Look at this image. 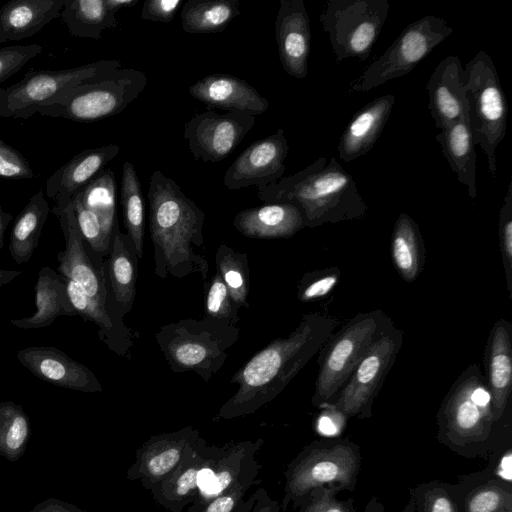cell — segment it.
<instances>
[{
  "instance_id": "cell-1",
  "label": "cell",
  "mask_w": 512,
  "mask_h": 512,
  "mask_svg": "<svg viewBox=\"0 0 512 512\" xmlns=\"http://www.w3.org/2000/svg\"><path fill=\"white\" fill-rule=\"evenodd\" d=\"M338 321L320 312L302 316L285 338H276L254 354L232 377L236 392L217 418L230 420L255 413L276 398L328 341Z\"/></svg>"
},
{
  "instance_id": "cell-2",
  "label": "cell",
  "mask_w": 512,
  "mask_h": 512,
  "mask_svg": "<svg viewBox=\"0 0 512 512\" xmlns=\"http://www.w3.org/2000/svg\"><path fill=\"white\" fill-rule=\"evenodd\" d=\"M148 203L155 274L161 279L199 274L206 280L209 264L203 252L205 212L177 182L159 170L151 175Z\"/></svg>"
},
{
  "instance_id": "cell-3",
  "label": "cell",
  "mask_w": 512,
  "mask_h": 512,
  "mask_svg": "<svg viewBox=\"0 0 512 512\" xmlns=\"http://www.w3.org/2000/svg\"><path fill=\"white\" fill-rule=\"evenodd\" d=\"M257 191L264 203L296 204L309 228L362 219L368 211L353 176L335 157H320L297 173Z\"/></svg>"
},
{
  "instance_id": "cell-4",
  "label": "cell",
  "mask_w": 512,
  "mask_h": 512,
  "mask_svg": "<svg viewBox=\"0 0 512 512\" xmlns=\"http://www.w3.org/2000/svg\"><path fill=\"white\" fill-rule=\"evenodd\" d=\"M239 328L204 317L186 318L162 325L156 343L170 369L194 372L205 382L223 367L228 350L237 342Z\"/></svg>"
},
{
  "instance_id": "cell-5",
  "label": "cell",
  "mask_w": 512,
  "mask_h": 512,
  "mask_svg": "<svg viewBox=\"0 0 512 512\" xmlns=\"http://www.w3.org/2000/svg\"><path fill=\"white\" fill-rule=\"evenodd\" d=\"M392 319L381 309L362 312L333 333L319 351V370L311 402H330L368 352L371 345L390 327Z\"/></svg>"
},
{
  "instance_id": "cell-6",
  "label": "cell",
  "mask_w": 512,
  "mask_h": 512,
  "mask_svg": "<svg viewBox=\"0 0 512 512\" xmlns=\"http://www.w3.org/2000/svg\"><path fill=\"white\" fill-rule=\"evenodd\" d=\"M464 84L473 142L482 149L488 170L495 178L496 149L506 134L508 105L494 63L484 51H479L466 64Z\"/></svg>"
},
{
  "instance_id": "cell-7",
  "label": "cell",
  "mask_w": 512,
  "mask_h": 512,
  "mask_svg": "<svg viewBox=\"0 0 512 512\" xmlns=\"http://www.w3.org/2000/svg\"><path fill=\"white\" fill-rule=\"evenodd\" d=\"M146 75L133 68L113 69L68 90L43 116L90 123L121 113L145 89Z\"/></svg>"
},
{
  "instance_id": "cell-8",
  "label": "cell",
  "mask_w": 512,
  "mask_h": 512,
  "mask_svg": "<svg viewBox=\"0 0 512 512\" xmlns=\"http://www.w3.org/2000/svg\"><path fill=\"white\" fill-rule=\"evenodd\" d=\"M119 60H100L62 70H30L7 87H0V117L28 119L45 111L71 88L117 68Z\"/></svg>"
},
{
  "instance_id": "cell-9",
  "label": "cell",
  "mask_w": 512,
  "mask_h": 512,
  "mask_svg": "<svg viewBox=\"0 0 512 512\" xmlns=\"http://www.w3.org/2000/svg\"><path fill=\"white\" fill-rule=\"evenodd\" d=\"M359 465L358 449L349 442L329 445L316 442L305 447L284 472L280 507L286 511L291 503L299 505L311 490L327 483L338 484L340 489H353Z\"/></svg>"
},
{
  "instance_id": "cell-10",
  "label": "cell",
  "mask_w": 512,
  "mask_h": 512,
  "mask_svg": "<svg viewBox=\"0 0 512 512\" xmlns=\"http://www.w3.org/2000/svg\"><path fill=\"white\" fill-rule=\"evenodd\" d=\"M387 0H328L320 14L336 62L348 58L365 61L384 26Z\"/></svg>"
},
{
  "instance_id": "cell-11",
  "label": "cell",
  "mask_w": 512,
  "mask_h": 512,
  "mask_svg": "<svg viewBox=\"0 0 512 512\" xmlns=\"http://www.w3.org/2000/svg\"><path fill=\"white\" fill-rule=\"evenodd\" d=\"M439 425L455 444L485 440L494 422L492 398L484 375L471 363L446 394L438 414Z\"/></svg>"
},
{
  "instance_id": "cell-12",
  "label": "cell",
  "mask_w": 512,
  "mask_h": 512,
  "mask_svg": "<svg viewBox=\"0 0 512 512\" xmlns=\"http://www.w3.org/2000/svg\"><path fill=\"white\" fill-rule=\"evenodd\" d=\"M453 33L441 17L427 15L407 25L387 50L349 86L366 92L410 73L437 45Z\"/></svg>"
},
{
  "instance_id": "cell-13",
  "label": "cell",
  "mask_w": 512,
  "mask_h": 512,
  "mask_svg": "<svg viewBox=\"0 0 512 512\" xmlns=\"http://www.w3.org/2000/svg\"><path fill=\"white\" fill-rule=\"evenodd\" d=\"M403 343V331L394 325L369 348L348 381L329 402L347 419L371 415V407Z\"/></svg>"
},
{
  "instance_id": "cell-14",
  "label": "cell",
  "mask_w": 512,
  "mask_h": 512,
  "mask_svg": "<svg viewBox=\"0 0 512 512\" xmlns=\"http://www.w3.org/2000/svg\"><path fill=\"white\" fill-rule=\"evenodd\" d=\"M51 211L58 218L65 239V248L57 255L58 273L80 285L90 298L111 314L124 318L109 296L105 258L82 237L72 203L65 207L53 206Z\"/></svg>"
},
{
  "instance_id": "cell-15",
  "label": "cell",
  "mask_w": 512,
  "mask_h": 512,
  "mask_svg": "<svg viewBox=\"0 0 512 512\" xmlns=\"http://www.w3.org/2000/svg\"><path fill=\"white\" fill-rule=\"evenodd\" d=\"M255 117L238 112L195 114L184 126V139L196 160L219 162L229 156L253 129Z\"/></svg>"
},
{
  "instance_id": "cell-16",
  "label": "cell",
  "mask_w": 512,
  "mask_h": 512,
  "mask_svg": "<svg viewBox=\"0 0 512 512\" xmlns=\"http://www.w3.org/2000/svg\"><path fill=\"white\" fill-rule=\"evenodd\" d=\"M289 144L284 129L251 143L228 167L223 184L229 190L266 187L279 181L285 172Z\"/></svg>"
},
{
  "instance_id": "cell-17",
  "label": "cell",
  "mask_w": 512,
  "mask_h": 512,
  "mask_svg": "<svg viewBox=\"0 0 512 512\" xmlns=\"http://www.w3.org/2000/svg\"><path fill=\"white\" fill-rule=\"evenodd\" d=\"M199 437V430L192 426L151 436L136 450L127 478L151 490L178 466Z\"/></svg>"
},
{
  "instance_id": "cell-18",
  "label": "cell",
  "mask_w": 512,
  "mask_h": 512,
  "mask_svg": "<svg viewBox=\"0 0 512 512\" xmlns=\"http://www.w3.org/2000/svg\"><path fill=\"white\" fill-rule=\"evenodd\" d=\"M220 452L221 447L207 445L200 436L178 466L150 490L154 500L169 512H182L196 499L202 476Z\"/></svg>"
},
{
  "instance_id": "cell-19",
  "label": "cell",
  "mask_w": 512,
  "mask_h": 512,
  "mask_svg": "<svg viewBox=\"0 0 512 512\" xmlns=\"http://www.w3.org/2000/svg\"><path fill=\"white\" fill-rule=\"evenodd\" d=\"M16 358L37 378L61 388L86 393L102 391L95 374L56 347L32 346L20 349Z\"/></svg>"
},
{
  "instance_id": "cell-20",
  "label": "cell",
  "mask_w": 512,
  "mask_h": 512,
  "mask_svg": "<svg viewBox=\"0 0 512 512\" xmlns=\"http://www.w3.org/2000/svg\"><path fill=\"white\" fill-rule=\"evenodd\" d=\"M275 36L284 71L294 78L304 79L308 73L311 28L303 0H280Z\"/></svg>"
},
{
  "instance_id": "cell-21",
  "label": "cell",
  "mask_w": 512,
  "mask_h": 512,
  "mask_svg": "<svg viewBox=\"0 0 512 512\" xmlns=\"http://www.w3.org/2000/svg\"><path fill=\"white\" fill-rule=\"evenodd\" d=\"M426 89L428 108L437 129L441 130L467 114L464 68L458 56L450 55L439 62Z\"/></svg>"
},
{
  "instance_id": "cell-22",
  "label": "cell",
  "mask_w": 512,
  "mask_h": 512,
  "mask_svg": "<svg viewBox=\"0 0 512 512\" xmlns=\"http://www.w3.org/2000/svg\"><path fill=\"white\" fill-rule=\"evenodd\" d=\"M189 94L208 108L249 114L264 113L269 101L247 81L225 73L209 74L188 89Z\"/></svg>"
},
{
  "instance_id": "cell-23",
  "label": "cell",
  "mask_w": 512,
  "mask_h": 512,
  "mask_svg": "<svg viewBox=\"0 0 512 512\" xmlns=\"http://www.w3.org/2000/svg\"><path fill=\"white\" fill-rule=\"evenodd\" d=\"M485 381L492 398L494 421L507 406L512 387V324L498 319L492 326L484 352Z\"/></svg>"
},
{
  "instance_id": "cell-24",
  "label": "cell",
  "mask_w": 512,
  "mask_h": 512,
  "mask_svg": "<svg viewBox=\"0 0 512 512\" xmlns=\"http://www.w3.org/2000/svg\"><path fill=\"white\" fill-rule=\"evenodd\" d=\"M119 151L117 144L85 149L60 166L46 182V192L54 201V206L65 207L71 203L72 197L103 170Z\"/></svg>"
},
{
  "instance_id": "cell-25",
  "label": "cell",
  "mask_w": 512,
  "mask_h": 512,
  "mask_svg": "<svg viewBox=\"0 0 512 512\" xmlns=\"http://www.w3.org/2000/svg\"><path fill=\"white\" fill-rule=\"evenodd\" d=\"M394 103L395 96L386 94L357 111L339 140L337 151L342 161H353L373 148L389 120Z\"/></svg>"
},
{
  "instance_id": "cell-26",
  "label": "cell",
  "mask_w": 512,
  "mask_h": 512,
  "mask_svg": "<svg viewBox=\"0 0 512 512\" xmlns=\"http://www.w3.org/2000/svg\"><path fill=\"white\" fill-rule=\"evenodd\" d=\"M138 261L132 240L120 231L117 220L105 258V275L110 299L123 316L134 304Z\"/></svg>"
},
{
  "instance_id": "cell-27",
  "label": "cell",
  "mask_w": 512,
  "mask_h": 512,
  "mask_svg": "<svg viewBox=\"0 0 512 512\" xmlns=\"http://www.w3.org/2000/svg\"><path fill=\"white\" fill-rule=\"evenodd\" d=\"M261 438L228 443L212 466L204 473L199 493L191 508H196L227 490L248 468L257 461L255 454L261 449Z\"/></svg>"
},
{
  "instance_id": "cell-28",
  "label": "cell",
  "mask_w": 512,
  "mask_h": 512,
  "mask_svg": "<svg viewBox=\"0 0 512 512\" xmlns=\"http://www.w3.org/2000/svg\"><path fill=\"white\" fill-rule=\"evenodd\" d=\"M233 225L242 235L255 239L289 238L305 227L301 209L294 203L278 202L238 212Z\"/></svg>"
},
{
  "instance_id": "cell-29",
  "label": "cell",
  "mask_w": 512,
  "mask_h": 512,
  "mask_svg": "<svg viewBox=\"0 0 512 512\" xmlns=\"http://www.w3.org/2000/svg\"><path fill=\"white\" fill-rule=\"evenodd\" d=\"M67 295L75 316L93 322L98 327L99 339L119 356L127 357L133 346V333L124 318L111 314L104 306L90 298L80 285L65 277Z\"/></svg>"
},
{
  "instance_id": "cell-30",
  "label": "cell",
  "mask_w": 512,
  "mask_h": 512,
  "mask_svg": "<svg viewBox=\"0 0 512 512\" xmlns=\"http://www.w3.org/2000/svg\"><path fill=\"white\" fill-rule=\"evenodd\" d=\"M65 1L11 0L0 9V43L20 41L38 33L60 16Z\"/></svg>"
},
{
  "instance_id": "cell-31",
  "label": "cell",
  "mask_w": 512,
  "mask_h": 512,
  "mask_svg": "<svg viewBox=\"0 0 512 512\" xmlns=\"http://www.w3.org/2000/svg\"><path fill=\"white\" fill-rule=\"evenodd\" d=\"M35 312L11 319L20 329H39L51 325L60 316H75L70 305L65 277L50 267H42L35 285Z\"/></svg>"
},
{
  "instance_id": "cell-32",
  "label": "cell",
  "mask_w": 512,
  "mask_h": 512,
  "mask_svg": "<svg viewBox=\"0 0 512 512\" xmlns=\"http://www.w3.org/2000/svg\"><path fill=\"white\" fill-rule=\"evenodd\" d=\"M435 139L457 180L476 198V152L467 114L442 128Z\"/></svg>"
},
{
  "instance_id": "cell-33",
  "label": "cell",
  "mask_w": 512,
  "mask_h": 512,
  "mask_svg": "<svg viewBox=\"0 0 512 512\" xmlns=\"http://www.w3.org/2000/svg\"><path fill=\"white\" fill-rule=\"evenodd\" d=\"M390 255L400 277L407 283L422 272L426 249L417 222L407 213H400L391 234Z\"/></svg>"
},
{
  "instance_id": "cell-34",
  "label": "cell",
  "mask_w": 512,
  "mask_h": 512,
  "mask_svg": "<svg viewBox=\"0 0 512 512\" xmlns=\"http://www.w3.org/2000/svg\"><path fill=\"white\" fill-rule=\"evenodd\" d=\"M50 207L42 190L37 191L16 218L10 234L9 252L17 264L26 263L39 244Z\"/></svg>"
},
{
  "instance_id": "cell-35",
  "label": "cell",
  "mask_w": 512,
  "mask_h": 512,
  "mask_svg": "<svg viewBox=\"0 0 512 512\" xmlns=\"http://www.w3.org/2000/svg\"><path fill=\"white\" fill-rule=\"evenodd\" d=\"M72 36L100 40L105 29L118 25L116 13L106 0L65 1L60 12Z\"/></svg>"
},
{
  "instance_id": "cell-36",
  "label": "cell",
  "mask_w": 512,
  "mask_h": 512,
  "mask_svg": "<svg viewBox=\"0 0 512 512\" xmlns=\"http://www.w3.org/2000/svg\"><path fill=\"white\" fill-rule=\"evenodd\" d=\"M238 0H189L181 9V27L191 34L219 33L240 15Z\"/></svg>"
},
{
  "instance_id": "cell-37",
  "label": "cell",
  "mask_w": 512,
  "mask_h": 512,
  "mask_svg": "<svg viewBox=\"0 0 512 512\" xmlns=\"http://www.w3.org/2000/svg\"><path fill=\"white\" fill-rule=\"evenodd\" d=\"M120 203L126 234L132 240L140 260L144 245V199L135 167L129 161L124 162L122 167Z\"/></svg>"
},
{
  "instance_id": "cell-38",
  "label": "cell",
  "mask_w": 512,
  "mask_h": 512,
  "mask_svg": "<svg viewBox=\"0 0 512 512\" xmlns=\"http://www.w3.org/2000/svg\"><path fill=\"white\" fill-rule=\"evenodd\" d=\"M116 180L110 169L101 170L92 180L83 186L72 198L93 212L103 228L112 235L117 219Z\"/></svg>"
},
{
  "instance_id": "cell-39",
  "label": "cell",
  "mask_w": 512,
  "mask_h": 512,
  "mask_svg": "<svg viewBox=\"0 0 512 512\" xmlns=\"http://www.w3.org/2000/svg\"><path fill=\"white\" fill-rule=\"evenodd\" d=\"M31 433L30 420L21 405L0 402V455L9 461L20 459Z\"/></svg>"
},
{
  "instance_id": "cell-40",
  "label": "cell",
  "mask_w": 512,
  "mask_h": 512,
  "mask_svg": "<svg viewBox=\"0 0 512 512\" xmlns=\"http://www.w3.org/2000/svg\"><path fill=\"white\" fill-rule=\"evenodd\" d=\"M216 272L223 279L233 302L239 307L248 308L249 266L247 255L220 244L215 255Z\"/></svg>"
},
{
  "instance_id": "cell-41",
  "label": "cell",
  "mask_w": 512,
  "mask_h": 512,
  "mask_svg": "<svg viewBox=\"0 0 512 512\" xmlns=\"http://www.w3.org/2000/svg\"><path fill=\"white\" fill-rule=\"evenodd\" d=\"M261 465L256 462L248 468L229 488L203 505L190 508L188 512H247L254 504L256 491L247 499V491L257 483Z\"/></svg>"
},
{
  "instance_id": "cell-42",
  "label": "cell",
  "mask_w": 512,
  "mask_h": 512,
  "mask_svg": "<svg viewBox=\"0 0 512 512\" xmlns=\"http://www.w3.org/2000/svg\"><path fill=\"white\" fill-rule=\"evenodd\" d=\"M238 309L223 279L219 273L215 272L206 287L204 317L236 326L239 321Z\"/></svg>"
},
{
  "instance_id": "cell-43",
  "label": "cell",
  "mask_w": 512,
  "mask_h": 512,
  "mask_svg": "<svg viewBox=\"0 0 512 512\" xmlns=\"http://www.w3.org/2000/svg\"><path fill=\"white\" fill-rule=\"evenodd\" d=\"M71 203L82 237L94 251L106 258L112 235L106 232L99 218L78 199L72 198Z\"/></svg>"
},
{
  "instance_id": "cell-44",
  "label": "cell",
  "mask_w": 512,
  "mask_h": 512,
  "mask_svg": "<svg viewBox=\"0 0 512 512\" xmlns=\"http://www.w3.org/2000/svg\"><path fill=\"white\" fill-rule=\"evenodd\" d=\"M340 277L341 272L338 267L305 273L298 283V300L306 303L326 297L338 285Z\"/></svg>"
},
{
  "instance_id": "cell-45",
  "label": "cell",
  "mask_w": 512,
  "mask_h": 512,
  "mask_svg": "<svg viewBox=\"0 0 512 512\" xmlns=\"http://www.w3.org/2000/svg\"><path fill=\"white\" fill-rule=\"evenodd\" d=\"M499 245L504 269L506 288L512 299V181L507 186L498 219Z\"/></svg>"
},
{
  "instance_id": "cell-46",
  "label": "cell",
  "mask_w": 512,
  "mask_h": 512,
  "mask_svg": "<svg viewBox=\"0 0 512 512\" xmlns=\"http://www.w3.org/2000/svg\"><path fill=\"white\" fill-rule=\"evenodd\" d=\"M467 512H511V495L497 486L481 487L468 498Z\"/></svg>"
},
{
  "instance_id": "cell-47",
  "label": "cell",
  "mask_w": 512,
  "mask_h": 512,
  "mask_svg": "<svg viewBox=\"0 0 512 512\" xmlns=\"http://www.w3.org/2000/svg\"><path fill=\"white\" fill-rule=\"evenodd\" d=\"M43 47L38 44L12 45L0 48V84L36 57Z\"/></svg>"
},
{
  "instance_id": "cell-48",
  "label": "cell",
  "mask_w": 512,
  "mask_h": 512,
  "mask_svg": "<svg viewBox=\"0 0 512 512\" xmlns=\"http://www.w3.org/2000/svg\"><path fill=\"white\" fill-rule=\"evenodd\" d=\"M34 177L27 159L14 147L0 140V178L20 180Z\"/></svg>"
},
{
  "instance_id": "cell-49",
  "label": "cell",
  "mask_w": 512,
  "mask_h": 512,
  "mask_svg": "<svg viewBox=\"0 0 512 512\" xmlns=\"http://www.w3.org/2000/svg\"><path fill=\"white\" fill-rule=\"evenodd\" d=\"M340 489L337 486L318 487L311 490L300 501L299 512H350L346 503L338 501L334 494Z\"/></svg>"
},
{
  "instance_id": "cell-50",
  "label": "cell",
  "mask_w": 512,
  "mask_h": 512,
  "mask_svg": "<svg viewBox=\"0 0 512 512\" xmlns=\"http://www.w3.org/2000/svg\"><path fill=\"white\" fill-rule=\"evenodd\" d=\"M183 4V0H146L143 3L140 17L143 20L169 23Z\"/></svg>"
},
{
  "instance_id": "cell-51",
  "label": "cell",
  "mask_w": 512,
  "mask_h": 512,
  "mask_svg": "<svg viewBox=\"0 0 512 512\" xmlns=\"http://www.w3.org/2000/svg\"><path fill=\"white\" fill-rule=\"evenodd\" d=\"M322 410L317 420V429L320 434L334 436L344 427L346 417L329 402L319 406Z\"/></svg>"
},
{
  "instance_id": "cell-52",
  "label": "cell",
  "mask_w": 512,
  "mask_h": 512,
  "mask_svg": "<svg viewBox=\"0 0 512 512\" xmlns=\"http://www.w3.org/2000/svg\"><path fill=\"white\" fill-rule=\"evenodd\" d=\"M29 512H87L76 505L55 497L37 503Z\"/></svg>"
},
{
  "instance_id": "cell-53",
  "label": "cell",
  "mask_w": 512,
  "mask_h": 512,
  "mask_svg": "<svg viewBox=\"0 0 512 512\" xmlns=\"http://www.w3.org/2000/svg\"><path fill=\"white\" fill-rule=\"evenodd\" d=\"M253 506L247 512H281L280 504L273 500L266 489L258 488Z\"/></svg>"
},
{
  "instance_id": "cell-54",
  "label": "cell",
  "mask_w": 512,
  "mask_h": 512,
  "mask_svg": "<svg viewBox=\"0 0 512 512\" xmlns=\"http://www.w3.org/2000/svg\"><path fill=\"white\" fill-rule=\"evenodd\" d=\"M428 512H456L450 499L444 495L438 494L430 497L428 506Z\"/></svg>"
},
{
  "instance_id": "cell-55",
  "label": "cell",
  "mask_w": 512,
  "mask_h": 512,
  "mask_svg": "<svg viewBox=\"0 0 512 512\" xmlns=\"http://www.w3.org/2000/svg\"><path fill=\"white\" fill-rule=\"evenodd\" d=\"M512 456L508 452L501 460L498 468V474L506 481L510 482L512 479Z\"/></svg>"
},
{
  "instance_id": "cell-56",
  "label": "cell",
  "mask_w": 512,
  "mask_h": 512,
  "mask_svg": "<svg viewBox=\"0 0 512 512\" xmlns=\"http://www.w3.org/2000/svg\"><path fill=\"white\" fill-rule=\"evenodd\" d=\"M13 219V216L10 213L5 212L0 205V250L4 245V234L7 226Z\"/></svg>"
},
{
  "instance_id": "cell-57",
  "label": "cell",
  "mask_w": 512,
  "mask_h": 512,
  "mask_svg": "<svg viewBox=\"0 0 512 512\" xmlns=\"http://www.w3.org/2000/svg\"><path fill=\"white\" fill-rule=\"evenodd\" d=\"M106 3L117 14L121 9L132 8L138 3V0H106Z\"/></svg>"
},
{
  "instance_id": "cell-58",
  "label": "cell",
  "mask_w": 512,
  "mask_h": 512,
  "mask_svg": "<svg viewBox=\"0 0 512 512\" xmlns=\"http://www.w3.org/2000/svg\"><path fill=\"white\" fill-rule=\"evenodd\" d=\"M22 272L19 270H6L0 269V286L8 284L13 279L18 277Z\"/></svg>"
}]
</instances>
